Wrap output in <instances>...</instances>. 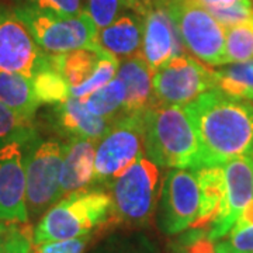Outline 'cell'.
Wrapping results in <instances>:
<instances>
[{
	"instance_id": "6da1fadb",
	"label": "cell",
	"mask_w": 253,
	"mask_h": 253,
	"mask_svg": "<svg viewBox=\"0 0 253 253\" xmlns=\"http://www.w3.org/2000/svg\"><path fill=\"white\" fill-rule=\"evenodd\" d=\"M200 141V168L222 166L253 155V104L219 89L186 104Z\"/></svg>"
},
{
	"instance_id": "7a4b0ae2",
	"label": "cell",
	"mask_w": 253,
	"mask_h": 253,
	"mask_svg": "<svg viewBox=\"0 0 253 253\" xmlns=\"http://www.w3.org/2000/svg\"><path fill=\"white\" fill-rule=\"evenodd\" d=\"M145 155L161 169H199L200 141L187 106L145 110Z\"/></svg>"
},
{
	"instance_id": "3957f363",
	"label": "cell",
	"mask_w": 253,
	"mask_h": 253,
	"mask_svg": "<svg viewBox=\"0 0 253 253\" xmlns=\"http://www.w3.org/2000/svg\"><path fill=\"white\" fill-rule=\"evenodd\" d=\"M111 199L103 189L78 190L65 196L40 218L33 229V242L65 241L109 226Z\"/></svg>"
},
{
	"instance_id": "277c9868",
	"label": "cell",
	"mask_w": 253,
	"mask_h": 253,
	"mask_svg": "<svg viewBox=\"0 0 253 253\" xmlns=\"http://www.w3.org/2000/svg\"><path fill=\"white\" fill-rule=\"evenodd\" d=\"M162 181L161 168L145 154L141 155L109 184L111 199L109 226L138 229L149 225L158 208Z\"/></svg>"
},
{
	"instance_id": "5b68a950",
	"label": "cell",
	"mask_w": 253,
	"mask_h": 253,
	"mask_svg": "<svg viewBox=\"0 0 253 253\" xmlns=\"http://www.w3.org/2000/svg\"><path fill=\"white\" fill-rule=\"evenodd\" d=\"M166 10L177 28L181 42L200 61L210 66L226 65L225 27L197 0H144Z\"/></svg>"
},
{
	"instance_id": "8992f818",
	"label": "cell",
	"mask_w": 253,
	"mask_h": 253,
	"mask_svg": "<svg viewBox=\"0 0 253 253\" xmlns=\"http://www.w3.org/2000/svg\"><path fill=\"white\" fill-rule=\"evenodd\" d=\"M158 225L166 235L204 225V194L197 169L166 173L158 201Z\"/></svg>"
},
{
	"instance_id": "52a82bcc",
	"label": "cell",
	"mask_w": 253,
	"mask_h": 253,
	"mask_svg": "<svg viewBox=\"0 0 253 253\" xmlns=\"http://www.w3.org/2000/svg\"><path fill=\"white\" fill-rule=\"evenodd\" d=\"M65 144L40 135L24 146L26 201L30 219H40L61 200L59 177Z\"/></svg>"
},
{
	"instance_id": "ba28073f",
	"label": "cell",
	"mask_w": 253,
	"mask_h": 253,
	"mask_svg": "<svg viewBox=\"0 0 253 253\" xmlns=\"http://www.w3.org/2000/svg\"><path fill=\"white\" fill-rule=\"evenodd\" d=\"M145 152V111L117 118L96 145L93 184L109 186Z\"/></svg>"
},
{
	"instance_id": "9c48e42d",
	"label": "cell",
	"mask_w": 253,
	"mask_h": 253,
	"mask_svg": "<svg viewBox=\"0 0 253 253\" xmlns=\"http://www.w3.org/2000/svg\"><path fill=\"white\" fill-rule=\"evenodd\" d=\"M14 10L46 54H68L97 44V28L86 11L78 16H59L30 7L16 6Z\"/></svg>"
},
{
	"instance_id": "30bf717a",
	"label": "cell",
	"mask_w": 253,
	"mask_h": 253,
	"mask_svg": "<svg viewBox=\"0 0 253 253\" xmlns=\"http://www.w3.org/2000/svg\"><path fill=\"white\" fill-rule=\"evenodd\" d=\"M211 89H217L214 71L186 54L172 58L154 72L152 78L154 106H186Z\"/></svg>"
},
{
	"instance_id": "8fae6325",
	"label": "cell",
	"mask_w": 253,
	"mask_h": 253,
	"mask_svg": "<svg viewBox=\"0 0 253 253\" xmlns=\"http://www.w3.org/2000/svg\"><path fill=\"white\" fill-rule=\"evenodd\" d=\"M51 68V55L36 42L14 7L0 4V69L33 79Z\"/></svg>"
},
{
	"instance_id": "7c38bea8",
	"label": "cell",
	"mask_w": 253,
	"mask_h": 253,
	"mask_svg": "<svg viewBox=\"0 0 253 253\" xmlns=\"http://www.w3.org/2000/svg\"><path fill=\"white\" fill-rule=\"evenodd\" d=\"M224 189L217 214L211 221L208 241L215 242L226 236L253 200L252 158H236L222 165Z\"/></svg>"
},
{
	"instance_id": "4fadbf2b",
	"label": "cell",
	"mask_w": 253,
	"mask_h": 253,
	"mask_svg": "<svg viewBox=\"0 0 253 253\" xmlns=\"http://www.w3.org/2000/svg\"><path fill=\"white\" fill-rule=\"evenodd\" d=\"M20 142L0 146V222L27 224L26 161Z\"/></svg>"
},
{
	"instance_id": "5bb4252c",
	"label": "cell",
	"mask_w": 253,
	"mask_h": 253,
	"mask_svg": "<svg viewBox=\"0 0 253 253\" xmlns=\"http://www.w3.org/2000/svg\"><path fill=\"white\" fill-rule=\"evenodd\" d=\"M144 41L141 54L149 68L156 72L172 58L184 54L177 28L166 10L155 3H145Z\"/></svg>"
},
{
	"instance_id": "9a60e30c",
	"label": "cell",
	"mask_w": 253,
	"mask_h": 253,
	"mask_svg": "<svg viewBox=\"0 0 253 253\" xmlns=\"http://www.w3.org/2000/svg\"><path fill=\"white\" fill-rule=\"evenodd\" d=\"M51 123L55 131L68 138H87L99 141L107 134L114 121L91 114L81 99L69 96L61 103L51 104Z\"/></svg>"
},
{
	"instance_id": "2e32d148",
	"label": "cell",
	"mask_w": 253,
	"mask_h": 253,
	"mask_svg": "<svg viewBox=\"0 0 253 253\" xmlns=\"http://www.w3.org/2000/svg\"><path fill=\"white\" fill-rule=\"evenodd\" d=\"M96 145L97 141L87 138H69L65 142L59 177L61 199L93 184Z\"/></svg>"
},
{
	"instance_id": "e0dca14e",
	"label": "cell",
	"mask_w": 253,
	"mask_h": 253,
	"mask_svg": "<svg viewBox=\"0 0 253 253\" xmlns=\"http://www.w3.org/2000/svg\"><path fill=\"white\" fill-rule=\"evenodd\" d=\"M145 14L129 11L107 27L97 31V44L117 58L141 54L144 41Z\"/></svg>"
},
{
	"instance_id": "ac0fdd59",
	"label": "cell",
	"mask_w": 253,
	"mask_h": 253,
	"mask_svg": "<svg viewBox=\"0 0 253 253\" xmlns=\"http://www.w3.org/2000/svg\"><path fill=\"white\" fill-rule=\"evenodd\" d=\"M117 78L126 84V114L145 111L154 106V71L149 68L142 54H136L123 59L118 66Z\"/></svg>"
},
{
	"instance_id": "d6986e66",
	"label": "cell",
	"mask_w": 253,
	"mask_h": 253,
	"mask_svg": "<svg viewBox=\"0 0 253 253\" xmlns=\"http://www.w3.org/2000/svg\"><path fill=\"white\" fill-rule=\"evenodd\" d=\"M0 100L18 116L34 121L40 109V100L37 99L33 87V81L20 73L7 72L0 69Z\"/></svg>"
},
{
	"instance_id": "ffe728a7",
	"label": "cell",
	"mask_w": 253,
	"mask_h": 253,
	"mask_svg": "<svg viewBox=\"0 0 253 253\" xmlns=\"http://www.w3.org/2000/svg\"><path fill=\"white\" fill-rule=\"evenodd\" d=\"M101 54L103 48L94 44L68 54L51 55V66L62 75L71 87H75L84 83L93 75Z\"/></svg>"
},
{
	"instance_id": "44dd1931",
	"label": "cell",
	"mask_w": 253,
	"mask_h": 253,
	"mask_svg": "<svg viewBox=\"0 0 253 253\" xmlns=\"http://www.w3.org/2000/svg\"><path fill=\"white\" fill-rule=\"evenodd\" d=\"M126 96V84L116 76L106 86H103L101 89L91 93L90 96L81 100L83 106L89 110L91 114L110 120V121H116L117 118L126 114L124 113Z\"/></svg>"
},
{
	"instance_id": "7402d4cb",
	"label": "cell",
	"mask_w": 253,
	"mask_h": 253,
	"mask_svg": "<svg viewBox=\"0 0 253 253\" xmlns=\"http://www.w3.org/2000/svg\"><path fill=\"white\" fill-rule=\"evenodd\" d=\"M217 89L236 99L253 101V59L246 62L228 63L214 71Z\"/></svg>"
},
{
	"instance_id": "603a6c76",
	"label": "cell",
	"mask_w": 253,
	"mask_h": 253,
	"mask_svg": "<svg viewBox=\"0 0 253 253\" xmlns=\"http://www.w3.org/2000/svg\"><path fill=\"white\" fill-rule=\"evenodd\" d=\"M84 11L99 31L129 11L145 14L146 6L142 0H84Z\"/></svg>"
},
{
	"instance_id": "cb8c5ba5",
	"label": "cell",
	"mask_w": 253,
	"mask_h": 253,
	"mask_svg": "<svg viewBox=\"0 0 253 253\" xmlns=\"http://www.w3.org/2000/svg\"><path fill=\"white\" fill-rule=\"evenodd\" d=\"M37 136L36 123L18 116L0 100V146L10 142L27 145Z\"/></svg>"
},
{
	"instance_id": "d4e9b609",
	"label": "cell",
	"mask_w": 253,
	"mask_h": 253,
	"mask_svg": "<svg viewBox=\"0 0 253 253\" xmlns=\"http://www.w3.org/2000/svg\"><path fill=\"white\" fill-rule=\"evenodd\" d=\"M226 65L253 59V21L225 28Z\"/></svg>"
},
{
	"instance_id": "484cf974",
	"label": "cell",
	"mask_w": 253,
	"mask_h": 253,
	"mask_svg": "<svg viewBox=\"0 0 253 253\" xmlns=\"http://www.w3.org/2000/svg\"><path fill=\"white\" fill-rule=\"evenodd\" d=\"M33 87L37 99L44 104H56L71 96V86L54 68H48L40 72L33 79Z\"/></svg>"
},
{
	"instance_id": "4316f807",
	"label": "cell",
	"mask_w": 253,
	"mask_h": 253,
	"mask_svg": "<svg viewBox=\"0 0 253 253\" xmlns=\"http://www.w3.org/2000/svg\"><path fill=\"white\" fill-rule=\"evenodd\" d=\"M118 66H120V62H118L117 56L103 49V54L100 56L97 68L94 69L93 75L84 83L71 87V96H75L78 99H84L90 96L91 93L101 89L103 86H106L117 76Z\"/></svg>"
},
{
	"instance_id": "83f0119b",
	"label": "cell",
	"mask_w": 253,
	"mask_h": 253,
	"mask_svg": "<svg viewBox=\"0 0 253 253\" xmlns=\"http://www.w3.org/2000/svg\"><path fill=\"white\" fill-rule=\"evenodd\" d=\"M94 253H158L155 245L142 234H114Z\"/></svg>"
},
{
	"instance_id": "f1b7e54d",
	"label": "cell",
	"mask_w": 253,
	"mask_h": 253,
	"mask_svg": "<svg viewBox=\"0 0 253 253\" xmlns=\"http://www.w3.org/2000/svg\"><path fill=\"white\" fill-rule=\"evenodd\" d=\"M214 253H253V222L238 221L231 232L214 245Z\"/></svg>"
},
{
	"instance_id": "f546056e",
	"label": "cell",
	"mask_w": 253,
	"mask_h": 253,
	"mask_svg": "<svg viewBox=\"0 0 253 253\" xmlns=\"http://www.w3.org/2000/svg\"><path fill=\"white\" fill-rule=\"evenodd\" d=\"M206 10L225 28L253 21V0H241L229 6L210 7Z\"/></svg>"
},
{
	"instance_id": "4dcf8cb0",
	"label": "cell",
	"mask_w": 253,
	"mask_h": 253,
	"mask_svg": "<svg viewBox=\"0 0 253 253\" xmlns=\"http://www.w3.org/2000/svg\"><path fill=\"white\" fill-rule=\"evenodd\" d=\"M20 224L0 222V235L3 239L6 253H34L33 252V231Z\"/></svg>"
},
{
	"instance_id": "1f68e13d",
	"label": "cell",
	"mask_w": 253,
	"mask_h": 253,
	"mask_svg": "<svg viewBox=\"0 0 253 253\" xmlns=\"http://www.w3.org/2000/svg\"><path fill=\"white\" fill-rule=\"evenodd\" d=\"M17 7L48 11L59 16H78L84 13V0H13Z\"/></svg>"
},
{
	"instance_id": "d6a6232c",
	"label": "cell",
	"mask_w": 253,
	"mask_h": 253,
	"mask_svg": "<svg viewBox=\"0 0 253 253\" xmlns=\"http://www.w3.org/2000/svg\"><path fill=\"white\" fill-rule=\"evenodd\" d=\"M91 234L89 235L65 239V241H51L42 244L33 242V252L34 253H83L87 245L90 244Z\"/></svg>"
},
{
	"instance_id": "836d02e7",
	"label": "cell",
	"mask_w": 253,
	"mask_h": 253,
	"mask_svg": "<svg viewBox=\"0 0 253 253\" xmlns=\"http://www.w3.org/2000/svg\"><path fill=\"white\" fill-rule=\"evenodd\" d=\"M197 1H199L204 9H210V7H224V6H229V4H234V3L241 1V0H197Z\"/></svg>"
},
{
	"instance_id": "e575fe53",
	"label": "cell",
	"mask_w": 253,
	"mask_h": 253,
	"mask_svg": "<svg viewBox=\"0 0 253 253\" xmlns=\"http://www.w3.org/2000/svg\"><path fill=\"white\" fill-rule=\"evenodd\" d=\"M0 253H6V251H4V245H3V239H1V235H0Z\"/></svg>"
},
{
	"instance_id": "d590c367",
	"label": "cell",
	"mask_w": 253,
	"mask_h": 253,
	"mask_svg": "<svg viewBox=\"0 0 253 253\" xmlns=\"http://www.w3.org/2000/svg\"><path fill=\"white\" fill-rule=\"evenodd\" d=\"M251 158H252V166H253V155H252V156H251Z\"/></svg>"
}]
</instances>
